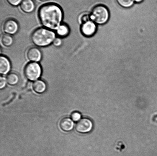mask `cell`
Masks as SVG:
<instances>
[{"mask_svg": "<svg viewBox=\"0 0 157 156\" xmlns=\"http://www.w3.org/2000/svg\"><path fill=\"white\" fill-rule=\"evenodd\" d=\"M38 16L44 27L52 31H56L61 25L63 13L60 6L50 3L44 5L40 8Z\"/></svg>", "mask_w": 157, "mask_h": 156, "instance_id": "obj_1", "label": "cell"}, {"mask_svg": "<svg viewBox=\"0 0 157 156\" xmlns=\"http://www.w3.org/2000/svg\"><path fill=\"white\" fill-rule=\"evenodd\" d=\"M56 38L55 32L45 27L36 29L34 31L31 36L33 43L39 47H45L50 45Z\"/></svg>", "mask_w": 157, "mask_h": 156, "instance_id": "obj_2", "label": "cell"}, {"mask_svg": "<svg viewBox=\"0 0 157 156\" xmlns=\"http://www.w3.org/2000/svg\"><path fill=\"white\" fill-rule=\"evenodd\" d=\"M91 20L97 24H104L109 21L110 13L106 6L99 4L92 9L90 13Z\"/></svg>", "mask_w": 157, "mask_h": 156, "instance_id": "obj_3", "label": "cell"}, {"mask_svg": "<svg viewBox=\"0 0 157 156\" xmlns=\"http://www.w3.org/2000/svg\"><path fill=\"white\" fill-rule=\"evenodd\" d=\"M42 73V68L37 62H30L25 66L24 74L29 80L34 81L40 77Z\"/></svg>", "mask_w": 157, "mask_h": 156, "instance_id": "obj_4", "label": "cell"}, {"mask_svg": "<svg viewBox=\"0 0 157 156\" xmlns=\"http://www.w3.org/2000/svg\"><path fill=\"white\" fill-rule=\"evenodd\" d=\"M2 30L6 34L14 35L19 30V24L14 19L9 18L3 23Z\"/></svg>", "mask_w": 157, "mask_h": 156, "instance_id": "obj_5", "label": "cell"}, {"mask_svg": "<svg viewBox=\"0 0 157 156\" xmlns=\"http://www.w3.org/2000/svg\"><path fill=\"white\" fill-rule=\"evenodd\" d=\"M97 24L94 21L90 20L82 24L81 30L82 34L87 37L93 36L96 33Z\"/></svg>", "mask_w": 157, "mask_h": 156, "instance_id": "obj_6", "label": "cell"}, {"mask_svg": "<svg viewBox=\"0 0 157 156\" xmlns=\"http://www.w3.org/2000/svg\"><path fill=\"white\" fill-rule=\"evenodd\" d=\"M93 128V123L88 118H83L76 124V129L78 132L86 133L90 132Z\"/></svg>", "mask_w": 157, "mask_h": 156, "instance_id": "obj_7", "label": "cell"}, {"mask_svg": "<svg viewBox=\"0 0 157 156\" xmlns=\"http://www.w3.org/2000/svg\"><path fill=\"white\" fill-rule=\"evenodd\" d=\"M26 56L27 59L31 62H40L42 59V53L38 47H30L26 52Z\"/></svg>", "mask_w": 157, "mask_h": 156, "instance_id": "obj_8", "label": "cell"}, {"mask_svg": "<svg viewBox=\"0 0 157 156\" xmlns=\"http://www.w3.org/2000/svg\"><path fill=\"white\" fill-rule=\"evenodd\" d=\"M11 64L9 60L6 56H1L0 57V73L1 74H7L10 71Z\"/></svg>", "mask_w": 157, "mask_h": 156, "instance_id": "obj_9", "label": "cell"}, {"mask_svg": "<svg viewBox=\"0 0 157 156\" xmlns=\"http://www.w3.org/2000/svg\"><path fill=\"white\" fill-rule=\"evenodd\" d=\"M20 7L24 13H30L35 10V6L33 0H22Z\"/></svg>", "mask_w": 157, "mask_h": 156, "instance_id": "obj_10", "label": "cell"}, {"mask_svg": "<svg viewBox=\"0 0 157 156\" xmlns=\"http://www.w3.org/2000/svg\"><path fill=\"white\" fill-rule=\"evenodd\" d=\"M59 126L63 131L69 132L73 129L74 123L71 119L69 118H65L61 120Z\"/></svg>", "mask_w": 157, "mask_h": 156, "instance_id": "obj_11", "label": "cell"}, {"mask_svg": "<svg viewBox=\"0 0 157 156\" xmlns=\"http://www.w3.org/2000/svg\"><path fill=\"white\" fill-rule=\"evenodd\" d=\"M33 87L35 92L39 94L44 93L47 89V85L45 82L41 80L35 81L33 84Z\"/></svg>", "mask_w": 157, "mask_h": 156, "instance_id": "obj_12", "label": "cell"}, {"mask_svg": "<svg viewBox=\"0 0 157 156\" xmlns=\"http://www.w3.org/2000/svg\"><path fill=\"white\" fill-rule=\"evenodd\" d=\"M56 33L61 38L66 37L68 36L70 32V28L65 24H61L57 30Z\"/></svg>", "mask_w": 157, "mask_h": 156, "instance_id": "obj_13", "label": "cell"}, {"mask_svg": "<svg viewBox=\"0 0 157 156\" xmlns=\"http://www.w3.org/2000/svg\"><path fill=\"white\" fill-rule=\"evenodd\" d=\"M6 80L8 83L10 85H16L19 82V76L15 73H11L7 75Z\"/></svg>", "mask_w": 157, "mask_h": 156, "instance_id": "obj_14", "label": "cell"}, {"mask_svg": "<svg viewBox=\"0 0 157 156\" xmlns=\"http://www.w3.org/2000/svg\"><path fill=\"white\" fill-rule=\"evenodd\" d=\"M1 41L2 45L5 47H9L13 43V38L10 35L5 34L1 37Z\"/></svg>", "mask_w": 157, "mask_h": 156, "instance_id": "obj_15", "label": "cell"}, {"mask_svg": "<svg viewBox=\"0 0 157 156\" xmlns=\"http://www.w3.org/2000/svg\"><path fill=\"white\" fill-rule=\"evenodd\" d=\"M116 1L120 6L125 8L132 7L135 3L134 0H116Z\"/></svg>", "mask_w": 157, "mask_h": 156, "instance_id": "obj_16", "label": "cell"}, {"mask_svg": "<svg viewBox=\"0 0 157 156\" xmlns=\"http://www.w3.org/2000/svg\"><path fill=\"white\" fill-rule=\"evenodd\" d=\"M91 20L90 14L83 13L80 16L79 21L82 24Z\"/></svg>", "mask_w": 157, "mask_h": 156, "instance_id": "obj_17", "label": "cell"}, {"mask_svg": "<svg viewBox=\"0 0 157 156\" xmlns=\"http://www.w3.org/2000/svg\"><path fill=\"white\" fill-rule=\"evenodd\" d=\"M71 117L73 121L76 122L81 119V115L79 113L75 111V112L72 113Z\"/></svg>", "mask_w": 157, "mask_h": 156, "instance_id": "obj_18", "label": "cell"}, {"mask_svg": "<svg viewBox=\"0 0 157 156\" xmlns=\"http://www.w3.org/2000/svg\"><path fill=\"white\" fill-rule=\"evenodd\" d=\"M22 0H7L8 2L11 5L17 6L21 4Z\"/></svg>", "mask_w": 157, "mask_h": 156, "instance_id": "obj_19", "label": "cell"}, {"mask_svg": "<svg viewBox=\"0 0 157 156\" xmlns=\"http://www.w3.org/2000/svg\"><path fill=\"white\" fill-rule=\"evenodd\" d=\"M62 39L60 38H57L54 40L53 42V44L55 46L58 47L62 45Z\"/></svg>", "mask_w": 157, "mask_h": 156, "instance_id": "obj_20", "label": "cell"}, {"mask_svg": "<svg viewBox=\"0 0 157 156\" xmlns=\"http://www.w3.org/2000/svg\"><path fill=\"white\" fill-rule=\"evenodd\" d=\"M0 82H1V83H0V88L2 89L6 86V83L7 82V80L4 77L1 76V78H0Z\"/></svg>", "mask_w": 157, "mask_h": 156, "instance_id": "obj_21", "label": "cell"}, {"mask_svg": "<svg viewBox=\"0 0 157 156\" xmlns=\"http://www.w3.org/2000/svg\"><path fill=\"white\" fill-rule=\"evenodd\" d=\"M144 0H134L135 2L140 3L142 2Z\"/></svg>", "mask_w": 157, "mask_h": 156, "instance_id": "obj_22", "label": "cell"}, {"mask_svg": "<svg viewBox=\"0 0 157 156\" xmlns=\"http://www.w3.org/2000/svg\"><path fill=\"white\" fill-rule=\"evenodd\" d=\"M39 1L44 2V1H48V0H39Z\"/></svg>", "mask_w": 157, "mask_h": 156, "instance_id": "obj_23", "label": "cell"}]
</instances>
